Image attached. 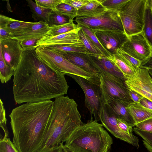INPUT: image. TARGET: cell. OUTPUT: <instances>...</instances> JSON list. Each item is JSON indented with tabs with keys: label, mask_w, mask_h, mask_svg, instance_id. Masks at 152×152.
Here are the masks:
<instances>
[{
	"label": "cell",
	"mask_w": 152,
	"mask_h": 152,
	"mask_svg": "<svg viewBox=\"0 0 152 152\" xmlns=\"http://www.w3.org/2000/svg\"><path fill=\"white\" fill-rule=\"evenodd\" d=\"M150 5L152 10V0H149Z\"/></svg>",
	"instance_id": "f907efd6"
},
{
	"label": "cell",
	"mask_w": 152,
	"mask_h": 152,
	"mask_svg": "<svg viewBox=\"0 0 152 152\" xmlns=\"http://www.w3.org/2000/svg\"><path fill=\"white\" fill-rule=\"evenodd\" d=\"M126 108L133 118L135 126L152 117V110L145 107L140 103H131Z\"/></svg>",
	"instance_id": "44dd1931"
},
{
	"label": "cell",
	"mask_w": 152,
	"mask_h": 152,
	"mask_svg": "<svg viewBox=\"0 0 152 152\" xmlns=\"http://www.w3.org/2000/svg\"><path fill=\"white\" fill-rule=\"evenodd\" d=\"M142 32L152 48V10L149 0H147Z\"/></svg>",
	"instance_id": "cb8c5ba5"
},
{
	"label": "cell",
	"mask_w": 152,
	"mask_h": 152,
	"mask_svg": "<svg viewBox=\"0 0 152 152\" xmlns=\"http://www.w3.org/2000/svg\"><path fill=\"white\" fill-rule=\"evenodd\" d=\"M55 51L89 53L84 45H50L43 46Z\"/></svg>",
	"instance_id": "d4e9b609"
},
{
	"label": "cell",
	"mask_w": 152,
	"mask_h": 152,
	"mask_svg": "<svg viewBox=\"0 0 152 152\" xmlns=\"http://www.w3.org/2000/svg\"><path fill=\"white\" fill-rule=\"evenodd\" d=\"M35 51L40 59L51 68L65 74L74 75L96 84L99 77L87 72L64 58L53 50L43 46L37 47Z\"/></svg>",
	"instance_id": "5b68a950"
},
{
	"label": "cell",
	"mask_w": 152,
	"mask_h": 152,
	"mask_svg": "<svg viewBox=\"0 0 152 152\" xmlns=\"http://www.w3.org/2000/svg\"><path fill=\"white\" fill-rule=\"evenodd\" d=\"M34 23L35 22L19 20L0 15V27L6 30L12 36L32 26Z\"/></svg>",
	"instance_id": "ffe728a7"
},
{
	"label": "cell",
	"mask_w": 152,
	"mask_h": 152,
	"mask_svg": "<svg viewBox=\"0 0 152 152\" xmlns=\"http://www.w3.org/2000/svg\"><path fill=\"white\" fill-rule=\"evenodd\" d=\"M54 51L87 72L99 76L100 74L102 73L100 69L89 58L87 54L78 52Z\"/></svg>",
	"instance_id": "9a60e30c"
},
{
	"label": "cell",
	"mask_w": 152,
	"mask_h": 152,
	"mask_svg": "<svg viewBox=\"0 0 152 152\" xmlns=\"http://www.w3.org/2000/svg\"><path fill=\"white\" fill-rule=\"evenodd\" d=\"M62 152H71L70 151H69L68 149L64 147V146L63 147Z\"/></svg>",
	"instance_id": "c3c4849f"
},
{
	"label": "cell",
	"mask_w": 152,
	"mask_h": 152,
	"mask_svg": "<svg viewBox=\"0 0 152 152\" xmlns=\"http://www.w3.org/2000/svg\"><path fill=\"white\" fill-rule=\"evenodd\" d=\"M0 152H19L10 139L5 136L0 140Z\"/></svg>",
	"instance_id": "d590c367"
},
{
	"label": "cell",
	"mask_w": 152,
	"mask_h": 152,
	"mask_svg": "<svg viewBox=\"0 0 152 152\" xmlns=\"http://www.w3.org/2000/svg\"><path fill=\"white\" fill-rule=\"evenodd\" d=\"M10 38H12L11 34L0 27V41Z\"/></svg>",
	"instance_id": "f6af8a7d"
},
{
	"label": "cell",
	"mask_w": 152,
	"mask_h": 152,
	"mask_svg": "<svg viewBox=\"0 0 152 152\" xmlns=\"http://www.w3.org/2000/svg\"><path fill=\"white\" fill-rule=\"evenodd\" d=\"M50 100L26 103L9 115L13 142L19 152H37L40 149L53 111Z\"/></svg>",
	"instance_id": "7a4b0ae2"
},
{
	"label": "cell",
	"mask_w": 152,
	"mask_h": 152,
	"mask_svg": "<svg viewBox=\"0 0 152 152\" xmlns=\"http://www.w3.org/2000/svg\"><path fill=\"white\" fill-rule=\"evenodd\" d=\"M55 10L61 14L69 17L72 20L77 15V10L70 5L63 2L57 6Z\"/></svg>",
	"instance_id": "d6a6232c"
},
{
	"label": "cell",
	"mask_w": 152,
	"mask_h": 152,
	"mask_svg": "<svg viewBox=\"0 0 152 152\" xmlns=\"http://www.w3.org/2000/svg\"><path fill=\"white\" fill-rule=\"evenodd\" d=\"M67 75L73 78L83 90L85 95V103L91 115L94 120L100 121L99 114L103 102L100 87L80 76L71 74Z\"/></svg>",
	"instance_id": "9c48e42d"
},
{
	"label": "cell",
	"mask_w": 152,
	"mask_h": 152,
	"mask_svg": "<svg viewBox=\"0 0 152 152\" xmlns=\"http://www.w3.org/2000/svg\"><path fill=\"white\" fill-rule=\"evenodd\" d=\"M140 103L145 107L152 110V102L145 97H143Z\"/></svg>",
	"instance_id": "bcb514c9"
},
{
	"label": "cell",
	"mask_w": 152,
	"mask_h": 152,
	"mask_svg": "<svg viewBox=\"0 0 152 152\" xmlns=\"http://www.w3.org/2000/svg\"><path fill=\"white\" fill-rule=\"evenodd\" d=\"M115 55L134 69H137L141 65V62L127 54L121 49H118Z\"/></svg>",
	"instance_id": "f546056e"
},
{
	"label": "cell",
	"mask_w": 152,
	"mask_h": 152,
	"mask_svg": "<svg viewBox=\"0 0 152 152\" xmlns=\"http://www.w3.org/2000/svg\"><path fill=\"white\" fill-rule=\"evenodd\" d=\"M99 76L104 103L110 99H118L129 104L134 102L129 95L125 80L104 71L102 72Z\"/></svg>",
	"instance_id": "ba28073f"
},
{
	"label": "cell",
	"mask_w": 152,
	"mask_h": 152,
	"mask_svg": "<svg viewBox=\"0 0 152 152\" xmlns=\"http://www.w3.org/2000/svg\"><path fill=\"white\" fill-rule=\"evenodd\" d=\"M125 83L129 89L152 102V78L148 69L138 68L133 75L126 79Z\"/></svg>",
	"instance_id": "7c38bea8"
},
{
	"label": "cell",
	"mask_w": 152,
	"mask_h": 152,
	"mask_svg": "<svg viewBox=\"0 0 152 152\" xmlns=\"http://www.w3.org/2000/svg\"><path fill=\"white\" fill-rule=\"evenodd\" d=\"M79 27L85 26L95 33L102 30H118L124 32L118 11L107 10L100 15L92 16L77 17L75 20Z\"/></svg>",
	"instance_id": "52a82bcc"
},
{
	"label": "cell",
	"mask_w": 152,
	"mask_h": 152,
	"mask_svg": "<svg viewBox=\"0 0 152 152\" xmlns=\"http://www.w3.org/2000/svg\"><path fill=\"white\" fill-rule=\"evenodd\" d=\"M0 49L6 64L15 71L21 61L24 51L20 41L14 38L0 41Z\"/></svg>",
	"instance_id": "5bb4252c"
},
{
	"label": "cell",
	"mask_w": 152,
	"mask_h": 152,
	"mask_svg": "<svg viewBox=\"0 0 152 152\" xmlns=\"http://www.w3.org/2000/svg\"><path fill=\"white\" fill-rule=\"evenodd\" d=\"M42 37H39L34 38L25 39L20 41V44L24 50L32 51L37 48V41Z\"/></svg>",
	"instance_id": "74e56055"
},
{
	"label": "cell",
	"mask_w": 152,
	"mask_h": 152,
	"mask_svg": "<svg viewBox=\"0 0 152 152\" xmlns=\"http://www.w3.org/2000/svg\"><path fill=\"white\" fill-rule=\"evenodd\" d=\"M77 106L74 99L67 96L55 98L53 111L39 150L65 142L74 131L83 124Z\"/></svg>",
	"instance_id": "3957f363"
},
{
	"label": "cell",
	"mask_w": 152,
	"mask_h": 152,
	"mask_svg": "<svg viewBox=\"0 0 152 152\" xmlns=\"http://www.w3.org/2000/svg\"><path fill=\"white\" fill-rule=\"evenodd\" d=\"M120 49L142 63L152 55V48L143 32L129 37Z\"/></svg>",
	"instance_id": "8fae6325"
},
{
	"label": "cell",
	"mask_w": 152,
	"mask_h": 152,
	"mask_svg": "<svg viewBox=\"0 0 152 152\" xmlns=\"http://www.w3.org/2000/svg\"><path fill=\"white\" fill-rule=\"evenodd\" d=\"M82 29L91 39L94 45L100 51L104 56L110 59L112 56L106 50L102 45L95 34L87 28L81 26Z\"/></svg>",
	"instance_id": "1f68e13d"
},
{
	"label": "cell",
	"mask_w": 152,
	"mask_h": 152,
	"mask_svg": "<svg viewBox=\"0 0 152 152\" xmlns=\"http://www.w3.org/2000/svg\"><path fill=\"white\" fill-rule=\"evenodd\" d=\"M140 67L147 68H152V55L150 58L142 63Z\"/></svg>",
	"instance_id": "7dc6e473"
},
{
	"label": "cell",
	"mask_w": 152,
	"mask_h": 152,
	"mask_svg": "<svg viewBox=\"0 0 152 152\" xmlns=\"http://www.w3.org/2000/svg\"><path fill=\"white\" fill-rule=\"evenodd\" d=\"M118 125L123 131L131 135H134L132 133L133 127L129 126L120 119L117 118Z\"/></svg>",
	"instance_id": "b9f144b4"
},
{
	"label": "cell",
	"mask_w": 152,
	"mask_h": 152,
	"mask_svg": "<svg viewBox=\"0 0 152 152\" xmlns=\"http://www.w3.org/2000/svg\"><path fill=\"white\" fill-rule=\"evenodd\" d=\"M78 33L80 39L87 49L88 53L103 55L100 51L94 45L82 28L79 30Z\"/></svg>",
	"instance_id": "4dcf8cb0"
},
{
	"label": "cell",
	"mask_w": 152,
	"mask_h": 152,
	"mask_svg": "<svg viewBox=\"0 0 152 152\" xmlns=\"http://www.w3.org/2000/svg\"><path fill=\"white\" fill-rule=\"evenodd\" d=\"M99 0H90L78 10L77 17L92 16L101 14L107 10Z\"/></svg>",
	"instance_id": "7402d4cb"
},
{
	"label": "cell",
	"mask_w": 152,
	"mask_h": 152,
	"mask_svg": "<svg viewBox=\"0 0 152 152\" xmlns=\"http://www.w3.org/2000/svg\"><path fill=\"white\" fill-rule=\"evenodd\" d=\"M129 93L133 102L136 103H140V100L144 97L137 92L129 89Z\"/></svg>",
	"instance_id": "ee69618b"
},
{
	"label": "cell",
	"mask_w": 152,
	"mask_h": 152,
	"mask_svg": "<svg viewBox=\"0 0 152 152\" xmlns=\"http://www.w3.org/2000/svg\"><path fill=\"white\" fill-rule=\"evenodd\" d=\"M147 0H129L118 12L128 38L142 32Z\"/></svg>",
	"instance_id": "8992f818"
},
{
	"label": "cell",
	"mask_w": 152,
	"mask_h": 152,
	"mask_svg": "<svg viewBox=\"0 0 152 152\" xmlns=\"http://www.w3.org/2000/svg\"><path fill=\"white\" fill-rule=\"evenodd\" d=\"M79 27L78 25L75 24L72 21L62 25L51 27L48 34L51 36H56L66 33Z\"/></svg>",
	"instance_id": "f1b7e54d"
},
{
	"label": "cell",
	"mask_w": 152,
	"mask_h": 152,
	"mask_svg": "<svg viewBox=\"0 0 152 152\" xmlns=\"http://www.w3.org/2000/svg\"><path fill=\"white\" fill-rule=\"evenodd\" d=\"M14 70L6 64L0 49V79L2 83H6L11 79Z\"/></svg>",
	"instance_id": "4316f807"
},
{
	"label": "cell",
	"mask_w": 152,
	"mask_h": 152,
	"mask_svg": "<svg viewBox=\"0 0 152 152\" xmlns=\"http://www.w3.org/2000/svg\"><path fill=\"white\" fill-rule=\"evenodd\" d=\"M26 1L30 9L32 17L34 20L36 22L42 21L48 24L52 10L40 6L32 0H27Z\"/></svg>",
	"instance_id": "603a6c76"
},
{
	"label": "cell",
	"mask_w": 152,
	"mask_h": 152,
	"mask_svg": "<svg viewBox=\"0 0 152 152\" xmlns=\"http://www.w3.org/2000/svg\"><path fill=\"white\" fill-rule=\"evenodd\" d=\"M111 108L117 118L128 125L135 126L134 121L126 108L129 103L118 99H110L105 103Z\"/></svg>",
	"instance_id": "d6986e66"
},
{
	"label": "cell",
	"mask_w": 152,
	"mask_h": 152,
	"mask_svg": "<svg viewBox=\"0 0 152 152\" xmlns=\"http://www.w3.org/2000/svg\"><path fill=\"white\" fill-rule=\"evenodd\" d=\"M7 120L6 117V112L3 103L0 99V126L4 133V136L9 137V132L7 126Z\"/></svg>",
	"instance_id": "f35d334b"
},
{
	"label": "cell",
	"mask_w": 152,
	"mask_h": 152,
	"mask_svg": "<svg viewBox=\"0 0 152 152\" xmlns=\"http://www.w3.org/2000/svg\"><path fill=\"white\" fill-rule=\"evenodd\" d=\"M38 5L45 8L55 10L57 6L62 2L63 0H35Z\"/></svg>",
	"instance_id": "8d00e7d4"
},
{
	"label": "cell",
	"mask_w": 152,
	"mask_h": 152,
	"mask_svg": "<svg viewBox=\"0 0 152 152\" xmlns=\"http://www.w3.org/2000/svg\"><path fill=\"white\" fill-rule=\"evenodd\" d=\"M90 0H63L62 2L68 4L78 10L87 4Z\"/></svg>",
	"instance_id": "60d3db41"
},
{
	"label": "cell",
	"mask_w": 152,
	"mask_h": 152,
	"mask_svg": "<svg viewBox=\"0 0 152 152\" xmlns=\"http://www.w3.org/2000/svg\"><path fill=\"white\" fill-rule=\"evenodd\" d=\"M64 144L61 143L58 145L40 149L37 152H62Z\"/></svg>",
	"instance_id": "7bdbcfd3"
},
{
	"label": "cell",
	"mask_w": 152,
	"mask_h": 152,
	"mask_svg": "<svg viewBox=\"0 0 152 152\" xmlns=\"http://www.w3.org/2000/svg\"><path fill=\"white\" fill-rule=\"evenodd\" d=\"M113 143L102 125L91 116L74 131L64 145L71 152H110Z\"/></svg>",
	"instance_id": "277c9868"
},
{
	"label": "cell",
	"mask_w": 152,
	"mask_h": 152,
	"mask_svg": "<svg viewBox=\"0 0 152 152\" xmlns=\"http://www.w3.org/2000/svg\"><path fill=\"white\" fill-rule=\"evenodd\" d=\"M129 0H99L107 10L118 11Z\"/></svg>",
	"instance_id": "e575fe53"
},
{
	"label": "cell",
	"mask_w": 152,
	"mask_h": 152,
	"mask_svg": "<svg viewBox=\"0 0 152 152\" xmlns=\"http://www.w3.org/2000/svg\"><path fill=\"white\" fill-rule=\"evenodd\" d=\"M109 59L118 68L126 79L127 78L133 75L136 72L137 69L132 68L115 55L112 56Z\"/></svg>",
	"instance_id": "83f0119b"
},
{
	"label": "cell",
	"mask_w": 152,
	"mask_h": 152,
	"mask_svg": "<svg viewBox=\"0 0 152 152\" xmlns=\"http://www.w3.org/2000/svg\"><path fill=\"white\" fill-rule=\"evenodd\" d=\"M65 75L43 63L35 50H24L13 75L15 102L18 104L36 102L64 96L69 87Z\"/></svg>",
	"instance_id": "6da1fadb"
},
{
	"label": "cell",
	"mask_w": 152,
	"mask_h": 152,
	"mask_svg": "<svg viewBox=\"0 0 152 152\" xmlns=\"http://www.w3.org/2000/svg\"><path fill=\"white\" fill-rule=\"evenodd\" d=\"M117 118L110 107L103 102L100 111L99 118L103 126L116 138L138 148L139 145L138 137L134 135H131L122 130L118 125Z\"/></svg>",
	"instance_id": "30bf717a"
},
{
	"label": "cell",
	"mask_w": 152,
	"mask_h": 152,
	"mask_svg": "<svg viewBox=\"0 0 152 152\" xmlns=\"http://www.w3.org/2000/svg\"><path fill=\"white\" fill-rule=\"evenodd\" d=\"M81 28V27H80L66 33L56 36H51L47 34L37 41V47L39 46L55 45H84L80 39L79 35V31Z\"/></svg>",
	"instance_id": "2e32d148"
},
{
	"label": "cell",
	"mask_w": 152,
	"mask_h": 152,
	"mask_svg": "<svg viewBox=\"0 0 152 152\" xmlns=\"http://www.w3.org/2000/svg\"><path fill=\"white\" fill-rule=\"evenodd\" d=\"M102 45L111 56L115 55L127 41L128 37L124 31L118 30H102L94 33Z\"/></svg>",
	"instance_id": "4fadbf2b"
},
{
	"label": "cell",
	"mask_w": 152,
	"mask_h": 152,
	"mask_svg": "<svg viewBox=\"0 0 152 152\" xmlns=\"http://www.w3.org/2000/svg\"><path fill=\"white\" fill-rule=\"evenodd\" d=\"M73 21L69 17L61 14L56 10H52L50 15L48 24L50 27L58 26Z\"/></svg>",
	"instance_id": "484cf974"
},
{
	"label": "cell",
	"mask_w": 152,
	"mask_h": 152,
	"mask_svg": "<svg viewBox=\"0 0 152 152\" xmlns=\"http://www.w3.org/2000/svg\"><path fill=\"white\" fill-rule=\"evenodd\" d=\"M133 131L143 139V144L150 152H152V133L139 129L135 127L133 128Z\"/></svg>",
	"instance_id": "836d02e7"
},
{
	"label": "cell",
	"mask_w": 152,
	"mask_h": 152,
	"mask_svg": "<svg viewBox=\"0 0 152 152\" xmlns=\"http://www.w3.org/2000/svg\"><path fill=\"white\" fill-rule=\"evenodd\" d=\"M50 28L46 23L42 21L36 22L32 26L12 34V38L21 41L25 39L42 37L48 34Z\"/></svg>",
	"instance_id": "e0dca14e"
},
{
	"label": "cell",
	"mask_w": 152,
	"mask_h": 152,
	"mask_svg": "<svg viewBox=\"0 0 152 152\" xmlns=\"http://www.w3.org/2000/svg\"><path fill=\"white\" fill-rule=\"evenodd\" d=\"M135 126L139 129L152 133V117L137 124Z\"/></svg>",
	"instance_id": "ab89813d"
},
{
	"label": "cell",
	"mask_w": 152,
	"mask_h": 152,
	"mask_svg": "<svg viewBox=\"0 0 152 152\" xmlns=\"http://www.w3.org/2000/svg\"><path fill=\"white\" fill-rule=\"evenodd\" d=\"M148 69L150 74L152 78V68H147Z\"/></svg>",
	"instance_id": "681fc988"
},
{
	"label": "cell",
	"mask_w": 152,
	"mask_h": 152,
	"mask_svg": "<svg viewBox=\"0 0 152 152\" xmlns=\"http://www.w3.org/2000/svg\"><path fill=\"white\" fill-rule=\"evenodd\" d=\"M87 55L102 72L108 73L125 80L126 79L123 74L110 59L103 55L90 53H88Z\"/></svg>",
	"instance_id": "ac0fdd59"
}]
</instances>
